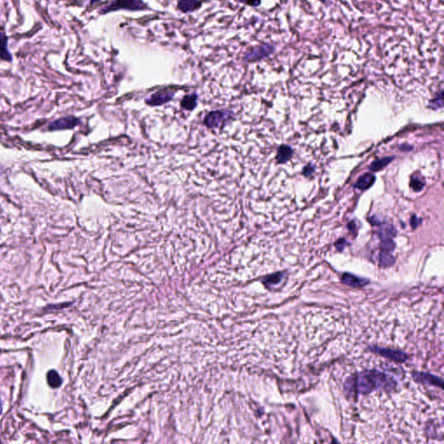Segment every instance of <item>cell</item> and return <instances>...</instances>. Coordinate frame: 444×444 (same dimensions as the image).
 I'll use <instances>...</instances> for the list:
<instances>
[{"label": "cell", "instance_id": "obj_11", "mask_svg": "<svg viewBox=\"0 0 444 444\" xmlns=\"http://www.w3.org/2000/svg\"><path fill=\"white\" fill-rule=\"evenodd\" d=\"M1 410H2V406H1V402H0V413H1Z\"/></svg>", "mask_w": 444, "mask_h": 444}, {"label": "cell", "instance_id": "obj_10", "mask_svg": "<svg viewBox=\"0 0 444 444\" xmlns=\"http://www.w3.org/2000/svg\"><path fill=\"white\" fill-rule=\"evenodd\" d=\"M240 3L252 6V7H258L261 4V0H239Z\"/></svg>", "mask_w": 444, "mask_h": 444}, {"label": "cell", "instance_id": "obj_9", "mask_svg": "<svg viewBox=\"0 0 444 444\" xmlns=\"http://www.w3.org/2000/svg\"><path fill=\"white\" fill-rule=\"evenodd\" d=\"M195 104H196V95H187L182 101V106H184L187 109L193 108Z\"/></svg>", "mask_w": 444, "mask_h": 444}, {"label": "cell", "instance_id": "obj_7", "mask_svg": "<svg viewBox=\"0 0 444 444\" xmlns=\"http://www.w3.org/2000/svg\"><path fill=\"white\" fill-rule=\"evenodd\" d=\"M47 381L51 388H59L62 384V379L56 371L48 372Z\"/></svg>", "mask_w": 444, "mask_h": 444}, {"label": "cell", "instance_id": "obj_1", "mask_svg": "<svg viewBox=\"0 0 444 444\" xmlns=\"http://www.w3.org/2000/svg\"><path fill=\"white\" fill-rule=\"evenodd\" d=\"M149 6L143 0H113L108 5L100 10L101 14H107L112 11H139L148 10Z\"/></svg>", "mask_w": 444, "mask_h": 444}, {"label": "cell", "instance_id": "obj_8", "mask_svg": "<svg viewBox=\"0 0 444 444\" xmlns=\"http://www.w3.org/2000/svg\"><path fill=\"white\" fill-rule=\"evenodd\" d=\"M343 281L346 284L350 285H364L367 281H363L358 278L349 275V274H346L343 278Z\"/></svg>", "mask_w": 444, "mask_h": 444}, {"label": "cell", "instance_id": "obj_3", "mask_svg": "<svg viewBox=\"0 0 444 444\" xmlns=\"http://www.w3.org/2000/svg\"><path fill=\"white\" fill-rule=\"evenodd\" d=\"M79 124V120L73 117H66L58 119L52 122L49 125L50 130H61V129H68L77 126Z\"/></svg>", "mask_w": 444, "mask_h": 444}, {"label": "cell", "instance_id": "obj_12", "mask_svg": "<svg viewBox=\"0 0 444 444\" xmlns=\"http://www.w3.org/2000/svg\"><path fill=\"white\" fill-rule=\"evenodd\" d=\"M320 1H322V2H324V1H326V0H320Z\"/></svg>", "mask_w": 444, "mask_h": 444}, {"label": "cell", "instance_id": "obj_2", "mask_svg": "<svg viewBox=\"0 0 444 444\" xmlns=\"http://www.w3.org/2000/svg\"><path fill=\"white\" fill-rule=\"evenodd\" d=\"M274 51L275 47L272 44H261L248 51L245 54L244 60L247 62H258L262 59H266L269 55L273 54Z\"/></svg>", "mask_w": 444, "mask_h": 444}, {"label": "cell", "instance_id": "obj_5", "mask_svg": "<svg viewBox=\"0 0 444 444\" xmlns=\"http://www.w3.org/2000/svg\"><path fill=\"white\" fill-rule=\"evenodd\" d=\"M174 94H175V92L172 91L171 90H161V91H157L155 94L151 95L150 102L153 104H160L162 102L170 100Z\"/></svg>", "mask_w": 444, "mask_h": 444}, {"label": "cell", "instance_id": "obj_6", "mask_svg": "<svg viewBox=\"0 0 444 444\" xmlns=\"http://www.w3.org/2000/svg\"><path fill=\"white\" fill-rule=\"evenodd\" d=\"M7 36L3 32H0V58L6 61H11V55L7 50Z\"/></svg>", "mask_w": 444, "mask_h": 444}, {"label": "cell", "instance_id": "obj_4", "mask_svg": "<svg viewBox=\"0 0 444 444\" xmlns=\"http://www.w3.org/2000/svg\"><path fill=\"white\" fill-rule=\"evenodd\" d=\"M201 0H179L177 9L183 13H190L200 9Z\"/></svg>", "mask_w": 444, "mask_h": 444}]
</instances>
